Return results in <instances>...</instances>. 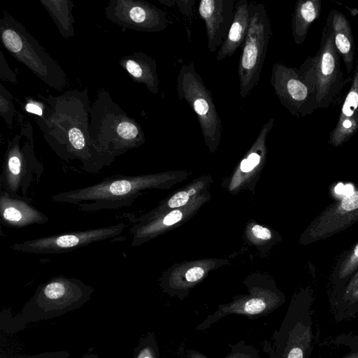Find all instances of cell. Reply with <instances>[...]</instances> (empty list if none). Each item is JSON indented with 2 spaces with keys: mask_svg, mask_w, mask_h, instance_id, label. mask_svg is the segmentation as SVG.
Here are the masks:
<instances>
[{
  "mask_svg": "<svg viewBox=\"0 0 358 358\" xmlns=\"http://www.w3.org/2000/svg\"><path fill=\"white\" fill-rule=\"evenodd\" d=\"M26 110L29 113H34L38 115H41L43 113L42 109L39 106L34 103L27 104Z\"/></svg>",
  "mask_w": 358,
  "mask_h": 358,
  "instance_id": "obj_28",
  "label": "cell"
},
{
  "mask_svg": "<svg viewBox=\"0 0 358 358\" xmlns=\"http://www.w3.org/2000/svg\"><path fill=\"white\" fill-rule=\"evenodd\" d=\"M176 92L181 101H185L196 115L203 136L210 147L219 143L222 123L214 103L212 94L194 62L181 66L176 78Z\"/></svg>",
  "mask_w": 358,
  "mask_h": 358,
  "instance_id": "obj_5",
  "label": "cell"
},
{
  "mask_svg": "<svg viewBox=\"0 0 358 358\" xmlns=\"http://www.w3.org/2000/svg\"><path fill=\"white\" fill-rule=\"evenodd\" d=\"M44 171L43 164L36 157L32 144L20 146L16 138L8 146L0 176L1 189L10 195L26 197L31 185L38 183Z\"/></svg>",
  "mask_w": 358,
  "mask_h": 358,
  "instance_id": "obj_7",
  "label": "cell"
},
{
  "mask_svg": "<svg viewBox=\"0 0 358 358\" xmlns=\"http://www.w3.org/2000/svg\"><path fill=\"white\" fill-rule=\"evenodd\" d=\"M161 3L168 6H174L175 3H176V0H171V1H160Z\"/></svg>",
  "mask_w": 358,
  "mask_h": 358,
  "instance_id": "obj_29",
  "label": "cell"
},
{
  "mask_svg": "<svg viewBox=\"0 0 358 358\" xmlns=\"http://www.w3.org/2000/svg\"><path fill=\"white\" fill-rule=\"evenodd\" d=\"M117 134L122 141H125L128 148L137 146L143 141V134L139 127L129 120L117 125Z\"/></svg>",
  "mask_w": 358,
  "mask_h": 358,
  "instance_id": "obj_20",
  "label": "cell"
},
{
  "mask_svg": "<svg viewBox=\"0 0 358 358\" xmlns=\"http://www.w3.org/2000/svg\"><path fill=\"white\" fill-rule=\"evenodd\" d=\"M3 45L18 61L45 83L57 90L65 85V75L57 63L41 48L25 28L5 15L0 21Z\"/></svg>",
  "mask_w": 358,
  "mask_h": 358,
  "instance_id": "obj_3",
  "label": "cell"
},
{
  "mask_svg": "<svg viewBox=\"0 0 358 358\" xmlns=\"http://www.w3.org/2000/svg\"><path fill=\"white\" fill-rule=\"evenodd\" d=\"M330 305L336 322L350 320L358 315V268L343 289L330 301Z\"/></svg>",
  "mask_w": 358,
  "mask_h": 358,
  "instance_id": "obj_17",
  "label": "cell"
},
{
  "mask_svg": "<svg viewBox=\"0 0 358 358\" xmlns=\"http://www.w3.org/2000/svg\"><path fill=\"white\" fill-rule=\"evenodd\" d=\"M311 288L300 291L292 299L284 320L273 336L269 358H309L316 341Z\"/></svg>",
  "mask_w": 358,
  "mask_h": 358,
  "instance_id": "obj_1",
  "label": "cell"
},
{
  "mask_svg": "<svg viewBox=\"0 0 358 358\" xmlns=\"http://www.w3.org/2000/svg\"><path fill=\"white\" fill-rule=\"evenodd\" d=\"M189 196V194L186 192H180L169 199L168 205L170 208L182 206L188 201Z\"/></svg>",
  "mask_w": 358,
  "mask_h": 358,
  "instance_id": "obj_23",
  "label": "cell"
},
{
  "mask_svg": "<svg viewBox=\"0 0 358 358\" xmlns=\"http://www.w3.org/2000/svg\"><path fill=\"white\" fill-rule=\"evenodd\" d=\"M358 131V62L352 72V81L341 107L328 143L338 148L347 143Z\"/></svg>",
  "mask_w": 358,
  "mask_h": 358,
  "instance_id": "obj_12",
  "label": "cell"
},
{
  "mask_svg": "<svg viewBox=\"0 0 358 358\" xmlns=\"http://www.w3.org/2000/svg\"><path fill=\"white\" fill-rule=\"evenodd\" d=\"M234 352L230 353L227 358H257L255 350L248 346H234ZM189 358H206L199 352H193L189 355Z\"/></svg>",
  "mask_w": 358,
  "mask_h": 358,
  "instance_id": "obj_22",
  "label": "cell"
},
{
  "mask_svg": "<svg viewBox=\"0 0 358 358\" xmlns=\"http://www.w3.org/2000/svg\"><path fill=\"white\" fill-rule=\"evenodd\" d=\"M126 224H115L82 231H67L15 243L10 248L17 252L34 255L62 254L120 236Z\"/></svg>",
  "mask_w": 358,
  "mask_h": 358,
  "instance_id": "obj_6",
  "label": "cell"
},
{
  "mask_svg": "<svg viewBox=\"0 0 358 358\" xmlns=\"http://www.w3.org/2000/svg\"><path fill=\"white\" fill-rule=\"evenodd\" d=\"M235 0H201L198 11L206 26L208 49L216 51L224 42L233 22Z\"/></svg>",
  "mask_w": 358,
  "mask_h": 358,
  "instance_id": "obj_10",
  "label": "cell"
},
{
  "mask_svg": "<svg viewBox=\"0 0 358 358\" xmlns=\"http://www.w3.org/2000/svg\"><path fill=\"white\" fill-rule=\"evenodd\" d=\"M204 275V270L199 266L189 268L185 273L187 282H194L201 279Z\"/></svg>",
  "mask_w": 358,
  "mask_h": 358,
  "instance_id": "obj_24",
  "label": "cell"
},
{
  "mask_svg": "<svg viewBox=\"0 0 358 358\" xmlns=\"http://www.w3.org/2000/svg\"><path fill=\"white\" fill-rule=\"evenodd\" d=\"M299 69L313 87V112L330 106L345 86L351 83L352 77L345 78L341 69V58L327 21L322 30L319 50L315 56L308 57Z\"/></svg>",
  "mask_w": 358,
  "mask_h": 358,
  "instance_id": "obj_2",
  "label": "cell"
},
{
  "mask_svg": "<svg viewBox=\"0 0 358 358\" xmlns=\"http://www.w3.org/2000/svg\"><path fill=\"white\" fill-rule=\"evenodd\" d=\"M331 343L344 345L348 351L340 358H358V335L343 334L337 336Z\"/></svg>",
  "mask_w": 358,
  "mask_h": 358,
  "instance_id": "obj_21",
  "label": "cell"
},
{
  "mask_svg": "<svg viewBox=\"0 0 358 358\" xmlns=\"http://www.w3.org/2000/svg\"><path fill=\"white\" fill-rule=\"evenodd\" d=\"M145 358H149V357H145Z\"/></svg>",
  "mask_w": 358,
  "mask_h": 358,
  "instance_id": "obj_30",
  "label": "cell"
},
{
  "mask_svg": "<svg viewBox=\"0 0 358 358\" xmlns=\"http://www.w3.org/2000/svg\"><path fill=\"white\" fill-rule=\"evenodd\" d=\"M320 0H299L295 4L291 21L292 34L294 43L301 45L306 39L312 24L320 17Z\"/></svg>",
  "mask_w": 358,
  "mask_h": 358,
  "instance_id": "obj_16",
  "label": "cell"
},
{
  "mask_svg": "<svg viewBox=\"0 0 358 358\" xmlns=\"http://www.w3.org/2000/svg\"><path fill=\"white\" fill-rule=\"evenodd\" d=\"M182 217V214L180 210H176L169 213L165 216L162 222L166 226H171L179 222Z\"/></svg>",
  "mask_w": 358,
  "mask_h": 358,
  "instance_id": "obj_27",
  "label": "cell"
},
{
  "mask_svg": "<svg viewBox=\"0 0 358 358\" xmlns=\"http://www.w3.org/2000/svg\"><path fill=\"white\" fill-rule=\"evenodd\" d=\"M250 25L238 66L239 94L248 96L258 85L271 36V25L263 3L249 2Z\"/></svg>",
  "mask_w": 358,
  "mask_h": 358,
  "instance_id": "obj_4",
  "label": "cell"
},
{
  "mask_svg": "<svg viewBox=\"0 0 358 358\" xmlns=\"http://www.w3.org/2000/svg\"><path fill=\"white\" fill-rule=\"evenodd\" d=\"M358 268V242L343 257L332 280L330 301L345 287V284Z\"/></svg>",
  "mask_w": 358,
  "mask_h": 358,
  "instance_id": "obj_19",
  "label": "cell"
},
{
  "mask_svg": "<svg viewBox=\"0 0 358 358\" xmlns=\"http://www.w3.org/2000/svg\"><path fill=\"white\" fill-rule=\"evenodd\" d=\"M1 223L10 227L22 228L46 223L49 218L29 202L27 197L10 195L0 191Z\"/></svg>",
  "mask_w": 358,
  "mask_h": 358,
  "instance_id": "obj_13",
  "label": "cell"
},
{
  "mask_svg": "<svg viewBox=\"0 0 358 358\" xmlns=\"http://www.w3.org/2000/svg\"><path fill=\"white\" fill-rule=\"evenodd\" d=\"M250 25V9L248 0L236 1L233 22L227 38L217 53L216 59L221 62L231 57L238 48L243 46Z\"/></svg>",
  "mask_w": 358,
  "mask_h": 358,
  "instance_id": "obj_15",
  "label": "cell"
},
{
  "mask_svg": "<svg viewBox=\"0 0 358 358\" xmlns=\"http://www.w3.org/2000/svg\"><path fill=\"white\" fill-rule=\"evenodd\" d=\"M114 9L118 21L131 26L132 29L150 32L164 30L168 24L166 13L155 5L144 1H118Z\"/></svg>",
  "mask_w": 358,
  "mask_h": 358,
  "instance_id": "obj_11",
  "label": "cell"
},
{
  "mask_svg": "<svg viewBox=\"0 0 358 358\" xmlns=\"http://www.w3.org/2000/svg\"><path fill=\"white\" fill-rule=\"evenodd\" d=\"M125 69L133 78L146 85L153 94L158 92L159 78L157 64L150 56L139 53L125 62Z\"/></svg>",
  "mask_w": 358,
  "mask_h": 358,
  "instance_id": "obj_18",
  "label": "cell"
},
{
  "mask_svg": "<svg viewBox=\"0 0 358 358\" xmlns=\"http://www.w3.org/2000/svg\"><path fill=\"white\" fill-rule=\"evenodd\" d=\"M194 1V0H176V4L181 13L186 16H191Z\"/></svg>",
  "mask_w": 358,
  "mask_h": 358,
  "instance_id": "obj_25",
  "label": "cell"
},
{
  "mask_svg": "<svg viewBox=\"0 0 358 358\" xmlns=\"http://www.w3.org/2000/svg\"><path fill=\"white\" fill-rule=\"evenodd\" d=\"M327 21L333 31L336 50L350 74L355 66V45L350 23L343 13L335 9L329 13Z\"/></svg>",
  "mask_w": 358,
  "mask_h": 358,
  "instance_id": "obj_14",
  "label": "cell"
},
{
  "mask_svg": "<svg viewBox=\"0 0 358 358\" xmlns=\"http://www.w3.org/2000/svg\"><path fill=\"white\" fill-rule=\"evenodd\" d=\"M252 232L255 236L262 240H268L271 238V232L260 225H255L252 228Z\"/></svg>",
  "mask_w": 358,
  "mask_h": 358,
  "instance_id": "obj_26",
  "label": "cell"
},
{
  "mask_svg": "<svg viewBox=\"0 0 358 358\" xmlns=\"http://www.w3.org/2000/svg\"><path fill=\"white\" fill-rule=\"evenodd\" d=\"M358 222V188L329 204L304 231L303 244H311L341 232Z\"/></svg>",
  "mask_w": 358,
  "mask_h": 358,
  "instance_id": "obj_9",
  "label": "cell"
},
{
  "mask_svg": "<svg viewBox=\"0 0 358 358\" xmlns=\"http://www.w3.org/2000/svg\"><path fill=\"white\" fill-rule=\"evenodd\" d=\"M270 85L280 103L296 117L313 112L314 90L299 68L276 62L272 66Z\"/></svg>",
  "mask_w": 358,
  "mask_h": 358,
  "instance_id": "obj_8",
  "label": "cell"
}]
</instances>
